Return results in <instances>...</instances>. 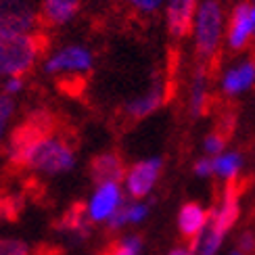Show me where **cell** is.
Returning a JSON list of instances; mask_svg holds the SVG:
<instances>
[{"mask_svg": "<svg viewBox=\"0 0 255 255\" xmlns=\"http://www.w3.org/2000/svg\"><path fill=\"white\" fill-rule=\"evenodd\" d=\"M15 113V99L8 94H0V142L6 134V128L10 124V118Z\"/></svg>", "mask_w": 255, "mask_h": 255, "instance_id": "obj_21", "label": "cell"}, {"mask_svg": "<svg viewBox=\"0 0 255 255\" xmlns=\"http://www.w3.org/2000/svg\"><path fill=\"white\" fill-rule=\"evenodd\" d=\"M209 222V214L199 203H186L178 214V228L182 237L190 243V249H197L201 237L205 232V224Z\"/></svg>", "mask_w": 255, "mask_h": 255, "instance_id": "obj_8", "label": "cell"}, {"mask_svg": "<svg viewBox=\"0 0 255 255\" xmlns=\"http://www.w3.org/2000/svg\"><path fill=\"white\" fill-rule=\"evenodd\" d=\"M44 69L50 76L63 78H82V73L92 69V52L84 46L71 44L59 48L55 55H50L44 63Z\"/></svg>", "mask_w": 255, "mask_h": 255, "instance_id": "obj_6", "label": "cell"}, {"mask_svg": "<svg viewBox=\"0 0 255 255\" xmlns=\"http://www.w3.org/2000/svg\"><path fill=\"white\" fill-rule=\"evenodd\" d=\"M163 0H132V4L140 10V13H153V10L159 8Z\"/></svg>", "mask_w": 255, "mask_h": 255, "instance_id": "obj_25", "label": "cell"}, {"mask_svg": "<svg viewBox=\"0 0 255 255\" xmlns=\"http://www.w3.org/2000/svg\"><path fill=\"white\" fill-rule=\"evenodd\" d=\"M255 82V59H249L245 63H241L239 67L230 69L224 78V92L226 94H237L247 90L251 84Z\"/></svg>", "mask_w": 255, "mask_h": 255, "instance_id": "obj_15", "label": "cell"}, {"mask_svg": "<svg viewBox=\"0 0 255 255\" xmlns=\"http://www.w3.org/2000/svg\"><path fill=\"white\" fill-rule=\"evenodd\" d=\"M195 172L199 176H209V174H214V161L211 159H201V161L195 163Z\"/></svg>", "mask_w": 255, "mask_h": 255, "instance_id": "obj_26", "label": "cell"}, {"mask_svg": "<svg viewBox=\"0 0 255 255\" xmlns=\"http://www.w3.org/2000/svg\"><path fill=\"white\" fill-rule=\"evenodd\" d=\"M61 228L76 232V235H88V228H90L88 207L82 205V203H76L65 216L61 218Z\"/></svg>", "mask_w": 255, "mask_h": 255, "instance_id": "obj_16", "label": "cell"}, {"mask_svg": "<svg viewBox=\"0 0 255 255\" xmlns=\"http://www.w3.org/2000/svg\"><path fill=\"white\" fill-rule=\"evenodd\" d=\"M195 23V46L199 57V67L207 71L211 57L218 52L222 36V10L216 0H209L197 13Z\"/></svg>", "mask_w": 255, "mask_h": 255, "instance_id": "obj_4", "label": "cell"}, {"mask_svg": "<svg viewBox=\"0 0 255 255\" xmlns=\"http://www.w3.org/2000/svg\"><path fill=\"white\" fill-rule=\"evenodd\" d=\"M161 172V161L159 159H148V161H140L130 167V172L126 174V184L128 193L134 199H142L148 195V190L153 188L155 180Z\"/></svg>", "mask_w": 255, "mask_h": 255, "instance_id": "obj_7", "label": "cell"}, {"mask_svg": "<svg viewBox=\"0 0 255 255\" xmlns=\"http://www.w3.org/2000/svg\"><path fill=\"white\" fill-rule=\"evenodd\" d=\"M232 255H245V253H241V251H235V253H232Z\"/></svg>", "mask_w": 255, "mask_h": 255, "instance_id": "obj_28", "label": "cell"}, {"mask_svg": "<svg viewBox=\"0 0 255 255\" xmlns=\"http://www.w3.org/2000/svg\"><path fill=\"white\" fill-rule=\"evenodd\" d=\"M57 128H59V122L50 111L38 109L34 113H29L17 128H13V132L8 136V144H6L8 163L15 165V167H21L29 148L34 146L42 136L59 132Z\"/></svg>", "mask_w": 255, "mask_h": 255, "instance_id": "obj_3", "label": "cell"}, {"mask_svg": "<svg viewBox=\"0 0 255 255\" xmlns=\"http://www.w3.org/2000/svg\"><path fill=\"white\" fill-rule=\"evenodd\" d=\"M169 255H195V251L190 247H176V249L169 251Z\"/></svg>", "mask_w": 255, "mask_h": 255, "instance_id": "obj_27", "label": "cell"}, {"mask_svg": "<svg viewBox=\"0 0 255 255\" xmlns=\"http://www.w3.org/2000/svg\"><path fill=\"white\" fill-rule=\"evenodd\" d=\"M224 146H226V140L222 136H218L216 132L207 134V138H205V151L207 153H222Z\"/></svg>", "mask_w": 255, "mask_h": 255, "instance_id": "obj_22", "label": "cell"}, {"mask_svg": "<svg viewBox=\"0 0 255 255\" xmlns=\"http://www.w3.org/2000/svg\"><path fill=\"white\" fill-rule=\"evenodd\" d=\"M21 90H23V78H6L2 86V94H8V97L15 99V94H19Z\"/></svg>", "mask_w": 255, "mask_h": 255, "instance_id": "obj_23", "label": "cell"}, {"mask_svg": "<svg viewBox=\"0 0 255 255\" xmlns=\"http://www.w3.org/2000/svg\"><path fill=\"white\" fill-rule=\"evenodd\" d=\"M48 46V38L42 31L34 34L0 36V76L23 78L38 63Z\"/></svg>", "mask_w": 255, "mask_h": 255, "instance_id": "obj_1", "label": "cell"}, {"mask_svg": "<svg viewBox=\"0 0 255 255\" xmlns=\"http://www.w3.org/2000/svg\"><path fill=\"white\" fill-rule=\"evenodd\" d=\"M40 21V13L25 0H0V36L34 34Z\"/></svg>", "mask_w": 255, "mask_h": 255, "instance_id": "obj_5", "label": "cell"}, {"mask_svg": "<svg viewBox=\"0 0 255 255\" xmlns=\"http://www.w3.org/2000/svg\"><path fill=\"white\" fill-rule=\"evenodd\" d=\"M253 21H255V10H253Z\"/></svg>", "mask_w": 255, "mask_h": 255, "instance_id": "obj_29", "label": "cell"}, {"mask_svg": "<svg viewBox=\"0 0 255 255\" xmlns=\"http://www.w3.org/2000/svg\"><path fill=\"white\" fill-rule=\"evenodd\" d=\"M90 178L92 182L101 184H118L120 180L126 176V165L124 159L118 153H101L90 161Z\"/></svg>", "mask_w": 255, "mask_h": 255, "instance_id": "obj_9", "label": "cell"}, {"mask_svg": "<svg viewBox=\"0 0 255 255\" xmlns=\"http://www.w3.org/2000/svg\"><path fill=\"white\" fill-rule=\"evenodd\" d=\"M80 10V0H42L40 19L48 25H63Z\"/></svg>", "mask_w": 255, "mask_h": 255, "instance_id": "obj_13", "label": "cell"}, {"mask_svg": "<svg viewBox=\"0 0 255 255\" xmlns=\"http://www.w3.org/2000/svg\"><path fill=\"white\" fill-rule=\"evenodd\" d=\"M163 101H165V94H163L161 88L157 86L153 90H148L146 94H142V97H138V99L128 103L126 109H124V115L128 120L138 122V120L146 118V115H151L153 111H157L163 105Z\"/></svg>", "mask_w": 255, "mask_h": 255, "instance_id": "obj_14", "label": "cell"}, {"mask_svg": "<svg viewBox=\"0 0 255 255\" xmlns=\"http://www.w3.org/2000/svg\"><path fill=\"white\" fill-rule=\"evenodd\" d=\"M239 169H241V157L237 153H224L218 159H214V172L226 180L235 178Z\"/></svg>", "mask_w": 255, "mask_h": 255, "instance_id": "obj_18", "label": "cell"}, {"mask_svg": "<svg viewBox=\"0 0 255 255\" xmlns=\"http://www.w3.org/2000/svg\"><path fill=\"white\" fill-rule=\"evenodd\" d=\"M0 255H31V249L21 239L0 237Z\"/></svg>", "mask_w": 255, "mask_h": 255, "instance_id": "obj_20", "label": "cell"}, {"mask_svg": "<svg viewBox=\"0 0 255 255\" xmlns=\"http://www.w3.org/2000/svg\"><path fill=\"white\" fill-rule=\"evenodd\" d=\"M140 247H142L140 239L128 237L124 241H118V243H113V245H109L103 255H138L140 253Z\"/></svg>", "mask_w": 255, "mask_h": 255, "instance_id": "obj_19", "label": "cell"}, {"mask_svg": "<svg viewBox=\"0 0 255 255\" xmlns=\"http://www.w3.org/2000/svg\"><path fill=\"white\" fill-rule=\"evenodd\" d=\"M122 205V190L118 184H101L92 195L88 207V218L92 222L109 220Z\"/></svg>", "mask_w": 255, "mask_h": 255, "instance_id": "obj_10", "label": "cell"}, {"mask_svg": "<svg viewBox=\"0 0 255 255\" xmlns=\"http://www.w3.org/2000/svg\"><path fill=\"white\" fill-rule=\"evenodd\" d=\"M209 92H207V78L205 69H197V76L193 82V94H190V107L195 115H205L209 111Z\"/></svg>", "mask_w": 255, "mask_h": 255, "instance_id": "obj_17", "label": "cell"}, {"mask_svg": "<svg viewBox=\"0 0 255 255\" xmlns=\"http://www.w3.org/2000/svg\"><path fill=\"white\" fill-rule=\"evenodd\" d=\"M239 251L245 253V255H255V235L251 232H245L241 239H239Z\"/></svg>", "mask_w": 255, "mask_h": 255, "instance_id": "obj_24", "label": "cell"}, {"mask_svg": "<svg viewBox=\"0 0 255 255\" xmlns=\"http://www.w3.org/2000/svg\"><path fill=\"white\" fill-rule=\"evenodd\" d=\"M195 0H169L167 6V27L169 34L184 38L190 34L195 23Z\"/></svg>", "mask_w": 255, "mask_h": 255, "instance_id": "obj_12", "label": "cell"}, {"mask_svg": "<svg viewBox=\"0 0 255 255\" xmlns=\"http://www.w3.org/2000/svg\"><path fill=\"white\" fill-rule=\"evenodd\" d=\"M73 165H76V148L71 140L59 132H52L48 136H42L29 148L21 167L34 169L44 176H59L69 172Z\"/></svg>", "mask_w": 255, "mask_h": 255, "instance_id": "obj_2", "label": "cell"}, {"mask_svg": "<svg viewBox=\"0 0 255 255\" xmlns=\"http://www.w3.org/2000/svg\"><path fill=\"white\" fill-rule=\"evenodd\" d=\"M253 10L255 8L247 2H241L235 10H232V17H230V23H228V44L235 50L245 48L251 34H253V27H255Z\"/></svg>", "mask_w": 255, "mask_h": 255, "instance_id": "obj_11", "label": "cell"}]
</instances>
